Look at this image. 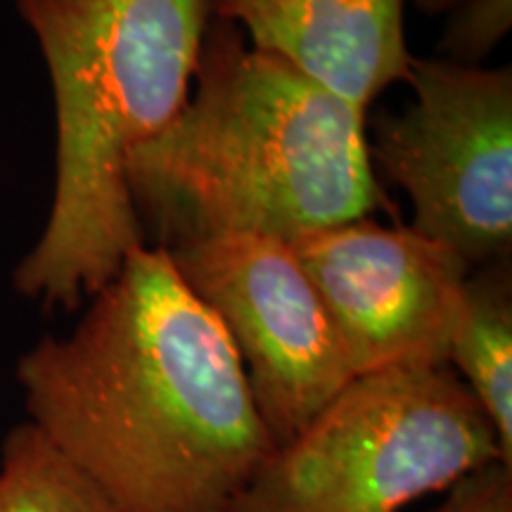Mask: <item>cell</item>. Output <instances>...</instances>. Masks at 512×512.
<instances>
[{"mask_svg":"<svg viewBox=\"0 0 512 512\" xmlns=\"http://www.w3.org/2000/svg\"><path fill=\"white\" fill-rule=\"evenodd\" d=\"M55 100V192L12 283L74 311L145 245L128 159L190 98L211 0H17Z\"/></svg>","mask_w":512,"mask_h":512,"instance_id":"3957f363","label":"cell"},{"mask_svg":"<svg viewBox=\"0 0 512 512\" xmlns=\"http://www.w3.org/2000/svg\"><path fill=\"white\" fill-rule=\"evenodd\" d=\"M415 100L370 119L377 178L413 204L415 233L470 268L512 259V69L413 57Z\"/></svg>","mask_w":512,"mask_h":512,"instance_id":"5b68a950","label":"cell"},{"mask_svg":"<svg viewBox=\"0 0 512 512\" xmlns=\"http://www.w3.org/2000/svg\"><path fill=\"white\" fill-rule=\"evenodd\" d=\"M17 382L31 425L126 512H235L275 451L226 330L157 245L22 354Z\"/></svg>","mask_w":512,"mask_h":512,"instance_id":"6da1fadb","label":"cell"},{"mask_svg":"<svg viewBox=\"0 0 512 512\" xmlns=\"http://www.w3.org/2000/svg\"><path fill=\"white\" fill-rule=\"evenodd\" d=\"M494 463V422L451 366L382 368L275 448L235 512H399Z\"/></svg>","mask_w":512,"mask_h":512,"instance_id":"277c9868","label":"cell"},{"mask_svg":"<svg viewBox=\"0 0 512 512\" xmlns=\"http://www.w3.org/2000/svg\"><path fill=\"white\" fill-rule=\"evenodd\" d=\"M0 512H126L46 434L19 422L0 446Z\"/></svg>","mask_w":512,"mask_h":512,"instance_id":"30bf717a","label":"cell"},{"mask_svg":"<svg viewBox=\"0 0 512 512\" xmlns=\"http://www.w3.org/2000/svg\"><path fill=\"white\" fill-rule=\"evenodd\" d=\"M188 102L128 159L145 235L176 249L228 235L292 245L392 211L368 150V114L245 31L209 17Z\"/></svg>","mask_w":512,"mask_h":512,"instance_id":"7a4b0ae2","label":"cell"},{"mask_svg":"<svg viewBox=\"0 0 512 512\" xmlns=\"http://www.w3.org/2000/svg\"><path fill=\"white\" fill-rule=\"evenodd\" d=\"M446 17L439 60L482 67L510 31L512 0H463Z\"/></svg>","mask_w":512,"mask_h":512,"instance_id":"8fae6325","label":"cell"},{"mask_svg":"<svg viewBox=\"0 0 512 512\" xmlns=\"http://www.w3.org/2000/svg\"><path fill=\"white\" fill-rule=\"evenodd\" d=\"M328 309L356 375L394 366H448V344L472 268L411 226L373 216L292 242Z\"/></svg>","mask_w":512,"mask_h":512,"instance_id":"52a82bcc","label":"cell"},{"mask_svg":"<svg viewBox=\"0 0 512 512\" xmlns=\"http://www.w3.org/2000/svg\"><path fill=\"white\" fill-rule=\"evenodd\" d=\"M448 366L482 403L512 467V259L467 275Z\"/></svg>","mask_w":512,"mask_h":512,"instance_id":"9c48e42d","label":"cell"},{"mask_svg":"<svg viewBox=\"0 0 512 512\" xmlns=\"http://www.w3.org/2000/svg\"><path fill=\"white\" fill-rule=\"evenodd\" d=\"M406 0H211V15L247 31L252 46L370 114L375 98L408 81Z\"/></svg>","mask_w":512,"mask_h":512,"instance_id":"ba28073f","label":"cell"},{"mask_svg":"<svg viewBox=\"0 0 512 512\" xmlns=\"http://www.w3.org/2000/svg\"><path fill=\"white\" fill-rule=\"evenodd\" d=\"M434 512H512V467L486 465L458 479Z\"/></svg>","mask_w":512,"mask_h":512,"instance_id":"7c38bea8","label":"cell"},{"mask_svg":"<svg viewBox=\"0 0 512 512\" xmlns=\"http://www.w3.org/2000/svg\"><path fill=\"white\" fill-rule=\"evenodd\" d=\"M415 5V10L422 12V15L427 17H439V15H446V12H451L456 5L463 3V0H411Z\"/></svg>","mask_w":512,"mask_h":512,"instance_id":"4fadbf2b","label":"cell"},{"mask_svg":"<svg viewBox=\"0 0 512 512\" xmlns=\"http://www.w3.org/2000/svg\"><path fill=\"white\" fill-rule=\"evenodd\" d=\"M169 254L238 351L275 448L290 444L354 380L328 309L292 245L228 235Z\"/></svg>","mask_w":512,"mask_h":512,"instance_id":"8992f818","label":"cell"}]
</instances>
